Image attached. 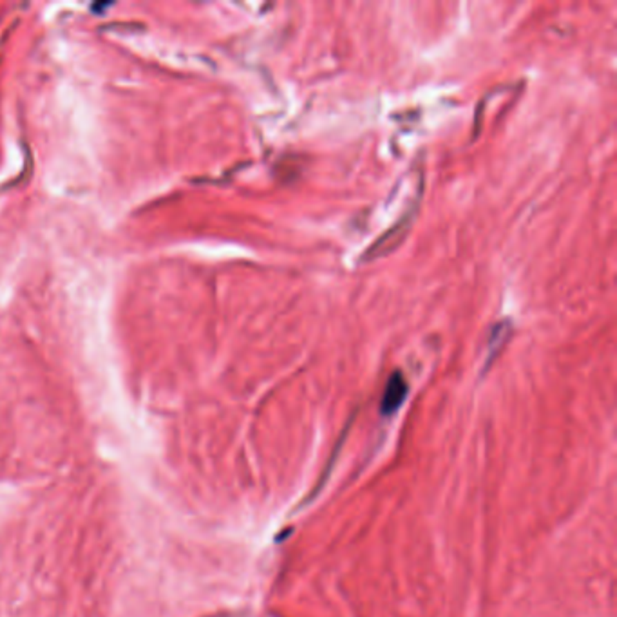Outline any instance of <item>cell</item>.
Instances as JSON below:
<instances>
[{
    "label": "cell",
    "mask_w": 617,
    "mask_h": 617,
    "mask_svg": "<svg viewBox=\"0 0 617 617\" xmlns=\"http://www.w3.org/2000/svg\"><path fill=\"white\" fill-rule=\"evenodd\" d=\"M512 335V324L509 321H500L493 326L487 340V359H485V369L496 360V357L502 353L503 346L507 344Z\"/></svg>",
    "instance_id": "obj_2"
},
{
    "label": "cell",
    "mask_w": 617,
    "mask_h": 617,
    "mask_svg": "<svg viewBox=\"0 0 617 617\" xmlns=\"http://www.w3.org/2000/svg\"><path fill=\"white\" fill-rule=\"evenodd\" d=\"M407 382L404 375L400 371H395V373L389 377L386 388L382 393V400H380V413L382 415H393L397 413V409L404 404L407 397Z\"/></svg>",
    "instance_id": "obj_1"
}]
</instances>
